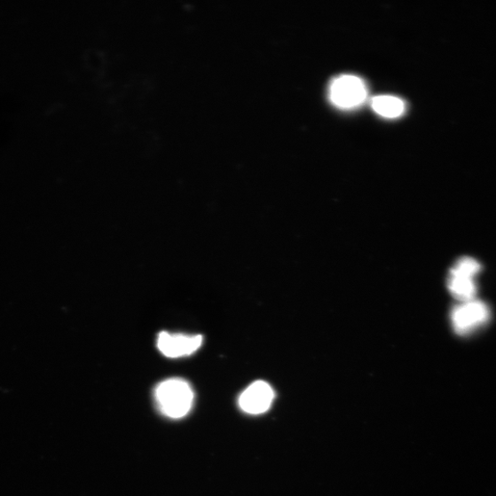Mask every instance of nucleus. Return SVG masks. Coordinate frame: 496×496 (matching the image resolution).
<instances>
[{
  "instance_id": "obj_1",
  "label": "nucleus",
  "mask_w": 496,
  "mask_h": 496,
  "mask_svg": "<svg viewBox=\"0 0 496 496\" xmlns=\"http://www.w3.org/2000/svg\"><path fill=\"white\" fill-rule=\"evenodd\" d=\"M154 396L161 412L174 420L187 415L194 400L192 386L179 378L169 379L160 383L155 389Z\"/></svg>"
},
{
  "instance_id": "obj_2",
  "label": "nucleus",
  "mask_w": 496,
  "mask_h": 496,
  "mask_svg": "<svg viewBox=\"0 0 496 496\" xmlns=\"http://www.w3.org/2000/svg\"><path fill=\"white\" fill-rule=\"evenodd\" d=\"M367 98V89L359 77L342 75L332 83L330 98L335 106L352 109L359 106Z\"/></svg>"
},
{
  "instance_id": "obj_3",
  "label": "nucleus",
  "mask_w": 496,
  "mask_h": 496,
  "mask_svg": "<svg viewBox=\"0 0 496 496\" xmlns=\"http://www.w3.org/2000/svg\"><path fill=\"white\" fill-rule=\"evenodd\" d=\"M490 311L487 305L480 301L472 300L461 303L452 311V323L454 330L460 335H466L487 323Z\"/></svg>"
},
{
  "instance_id": "obj_4",
  "label": "nucleus",
  "mask_w": 496,
  "mask_h": 496,
  "mask_svg": "<svg viewBox=\"0 0 496 496\" xmlns=\"http://www.w3.org/2000/svg\"><path fill=\"white\" fill-rule=\"evenodd\" d=\"M203 342L201 335L170 334L161 332L158 337V348L168 358H181L193 354Z\"/></svg>"
},
{
  "instance_id": "obj_5",
  "label": "nucleus",
  "mask_w": 496,
  "mask_h": 496,
  "mask_svg": "<svg viewBox=\"0 0 496 496\" xmlns=\"http://www.w3.org/2000/svg\"><path fill=\"white\" fill-rule=\"evenodd\" d=\"M274 399V391L266 382L257 381L249 385L240 398V408L250 414L268 411Z\"/></svg>"
},
{
  "instance_id": "obj_6",
  "label": "nucleus",
  "mask_w": 496,
  "mask_h": 496,
  "mask_svg": "<svg viewBox=\"0 0 496 496\" xmlns=\"http://www.w3.org/2000/svg\"><path fill=\"white\" fill-rule=\"evenodd\" d=\"M451 294L461 303L475 300L477 293L473 278L465 277L451 271L448 283Z\"/></svg>"
},
{
  "instance_id": "obj_7",
  "label": "nucleus",
  "mask_w": 496,
  "mask_h": 496,
  "mask_svg": "<svg viewBox=\"0 0 496 496\" xmlns=\"http://www.w3.org/2000/svg\"><path fill=\"white\" fill-rule=\"evenodd\" d=\"M374 110L386 118H398L405 112V103L398 98L391 96H379L373 99Z\"/></svg>"
},
{
  "instance_id": "obj_8",
  "label": "nucleus",
  "mask_w": 496,
  "mask_h": 496,
  "mask_svg": "<svg viewBox=\"0 0 496 496\" xmlns=\"http://www.w3.org/2000/svg\"><path fill=\"white\" fill-rule=\"evenodd\" d=\"M481 266L477 260L471 257H462L457 261L452 272L460 275L475 278L480 272Z\"/></svg>"
}]
</instances>
